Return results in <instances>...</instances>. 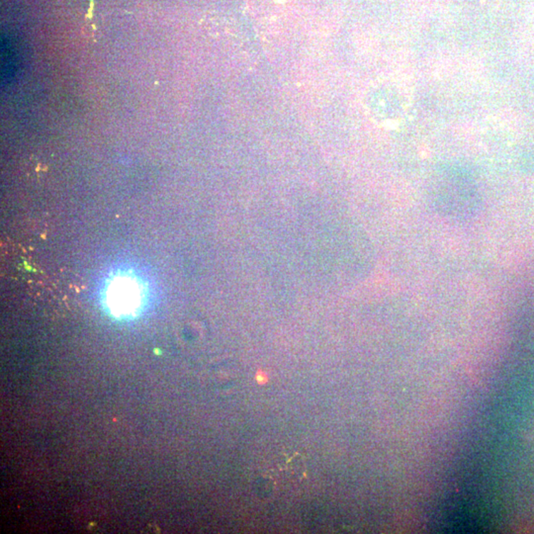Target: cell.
Returning a JSON list of instances; mask_svg holds the SVG:
<instances>
[{
	"label": "cell",
	"instance_id": "6da1fadb",
	"mask_svg": "<svg viewBox=\"0 0 534 534\" xmlns=\"http://www.w3.org/2000/svg\"><path fill=\"white\" fill-rule=\"evenodd\" d=\"M410 107L411 93L406 86L393 79L376 81L365 93V110L380 126L393 128L403 123Z\"/></svg>",
	"mask_w": 534,
	"mask_h": 534
},
{
	"label": "cell",
	"instance_id": "7a4b0ae2",
	"mask_svg": "<svg viewBox=\"0 0 534 534\" xmlns=\"http://www.w3.org/2000/svg\"><path fill=\"white\" fill-rule=\"evenodd\" d=\"M112 306L117 311L129 312L137 304V293L128 283H119L111 293Z\"/></svg>",
	"mask_w": 534,
	"mask_h": 534
},
{
	"label": "cell",
	"instance_id": "3957f363",
	"mask_svg": "<svg viewBox=\"0 0 534 534\" xmlns=\"http://www.w3.org/2000/svg\"><path fill=\"white\" fill-rule=\"evenodd\" d=\"M277 1L283 2V1H285V0H277Z\"/></svg>",
	"mask_w": 534,
	"mask_h": 534
}]
</instances>
